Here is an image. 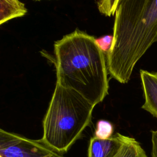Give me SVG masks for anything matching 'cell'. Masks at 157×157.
<instances>
[{
	"instance_id": "cell-1",
	"label": "cell",
	"mask_w": 157,
	"mask_h": 157,
	"mask_svg": "<svg viewBox=\"0 0 157 157\" xmlns=\"http://www.w3.org/2000/svg\"><path fill=\"white\" fill-rule=\"evenodd\" d=\"M115 15L108 73L126 83L136 63L157 42V0H120Z\"/></svg>"
},
{
	"instance_id": "cell-2",
	"label": "cell",
	"mask_w": 157,
	"mask_h": 157,
	"mask_svg": "<svg viewBox=\"0 0 157 157\" xmlns=\"http://www.w3.org/2000/svg\"><path fill=\"white\" fill-rule=\"evenodd\" d=\"M56 83L72 89L93 105L109 94L106 56L96 39L75 29L54 44Z\"/></svg>"
},
{
	"instance_id": "cell-3",
	"label": "cell",
	"mask_w": 157,
	"mask_h": 157,
	"mask_svg": "<svg viewBox=\"0 0 157 157\" xmlns=\"http://www.w3.org/2000/svg\"><path fill=\"white\" fill-rule=\"evenodd\" d=\"M94 105L76 91L56 82L43 120L42 141L63 154L80 138L91 121Z\"/></svg>"
},
{
	"instance_id": "cell-4",
	"label": "cell",
	"mask_w": 157,
	"mask_h": 157,
	"mask_svg": "<svg viewBox=\"0 0 157 157\" xmlns=\"http://www.w3.org/2000/svg\"><path fill=\"white\" fill-rule=\"evenodd\" d=\"M0 157H64L41 139L33 140L0 128Z\"/></svg>"
},
{
	"instance_id": "cell-5",
	"label": "cell",
	"mask_w": 157,
	"mask_h": 157,
	"mask_svg": "<svg viewBox=\"0 0 157 157\" xmlns=\"http://www.w3.org/2000/svg\"><path fill=\"white\" fill-rule=\"evenodd\" d=\"M126 136L117 133L108 139H90L88 157H115L124 144Z\"/></svg>"
},
{
	"instance_id": "cell-6",
	"label": "cell",
	"mask_w": 157,
	"mask_h": 157,
	"mask_svg": "<svg viewBox=\"0 0 157 157\" xmlns=\"http://www.w3.org/2000/svg\"><path fill=\"white\" fill-rule=\"evenodd\" d=\"M145 102L142 108L157 118V72L140 71Z\"/></svg>"
},
{
	"instance_id": "cell-7",
	"label": "cell",
	"mask_w": 157,
	"mask_h": 157,
	"mask_svg": "<svg viewBox=\"0 0 157 157\" xmlns=\"http://www.w3.org/2000/svg\"><path fill=\"white\" fill-rule=\"evenodd\" d=\"M27 9L19 0H0V25L7 21L24 16Z\"/></svg>"
},
{
	"instance_id": "cell-8",
	"label": "cell",
	"mask_w": 157,
	"mask_h": 157,
	"mask_svg": "<svg viewBox=\"0 0 157 157\" xmlns=\"http://www.w3.org/2000/svg\"><path fill=\"white\" fill-rule=\"evenodd\" d=\"M115 157H147L139 143L132 137L126 136L124 144Z\"/></svg>"
},
{
	"instance_id": "cell-9",
	"label": "cell",
	"mask_w": 157,
	"mask_h": 157,
	"mask_svg": "<svg viewBox=\"0 0 157 157\" xmlns=\"http://www.w3.org/2000/svg\"><path fill=\"white\" fill-rule=\"evenodd\" d=\"M113 126L109 121L99 120L96 124L94 137L100 139H108L113 136Z\"/></svg>"
},
{
	"instance_id": "cell-10",
	"label": "cell",
	"mask_w": 157,
	"mask_h": 157,
	"mask_svg": "<svg viewBox=\"0 0 157 157\" xmlns=\"http://www.w3.org/2000/svg\"><path fill=\"white\" fill-rule=\"evenodd\" d=\"M120 0H99L98 8L99 12L106 16L111 17L114 15Z\"/></svg>"
},
{
	"instance_id": "cell-11",
	"label": "cell",
	"mask_w": 157,
	"mask_h": 157,
	"mask_svg": "<svg viewBox=\"0 0 157 157\" xmlns=\"http://www.w3.org/2000/svg\"><path fill=\"white\" fill-rule=\"evenodd\" d=\"M96 42L101 48V49L102 50L105 55L107 56L110 50V48L112 47V42H113V36L107 35L105 36L102 37H101L98 39H96Z\"/></svg>"
},
{
	"instance_id": "cell-12",
	"label": "cell",
	"mask_w": 157,
	"mask_h": 157,
	"mask_svg": "<svg viewBox=\"0 0 157 157\" xmlns=\"http://www.w3.org/2000/svg\"><path fill=\"white\" fill-rule=\"evenodd\" d=\"M151 156L157 157V130L151 131Z\"/></svg>"
},
{
	"instance_id": "cell-13",
	"label": "cell",
	"mask_w": 157,
	"mask_h": 157,
	"mask_svg": "<svg viewBox=\"0 0 157 157\" xmlns=\"http://www.w3.org/2000/svg\"><path fill=\"white\" fill-rule=\"evenodd\" d=\"M36 1H39V0H36Z\"/></svg>"
}]
</instances>
